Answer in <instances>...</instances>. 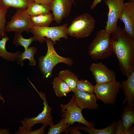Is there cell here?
I'll list each match as a JSON object with an SVG mask.
<instances>
[{"label":"cell","instance_id":"cell-1","mask_svg":"<svg viewBox=\"0 0 134 134\" xmlns=\"http://www.w3.org/2000/svg\"><path fill=\"white\" fill-rule=\"evenodd\" d=\"M111 37L113 52L122 73L127 77L134 71V38L117 27Z\"/></svg>","mask_w":134,"mask_h":134},{"label":"cell","instance_id":"cell-2","mask_svg":"<svg viewBox=\"0 0 134 134\" xmlns=\"http://www.w3.org/2000/svg\"><path fill=\"white\" fill-rule=\"evenodd\" d=\"M47 47V50L45 56L39 58V66L43 77H50L54 67L58 63H64L69 66L73 64V59L70 58L63 57L59 55L54 47V42L50 39L45 38Z\"/></svg>","mask_w":134,"mask_h":134},{"label":"cell","instance_id":"cell-3","mask_svg":"<svg viewBox=\"0 0 134 134\" xmlns=\"http://www.w3.org/2000/svg\"><path fill=\"white\" fill-rule=\"evenodd\" d=\"M111 34L105 29L98 32L88 48V53L93 60H103L110 57L113 53Z\"/></svg>","mask_w":134,"mask_h":134},{"label":"cell","instance_id":"cell-4","mask_svg":"<svg viewBox=\"0 0 134 134\" xmlns=\"http://www.w3.org/2000/svg\"><path fill=\"white\" fill-rule=\"evenodd\" d=\"M95 20L90 14L85 13L74 18L67 28L68 34L77 38L90 35L95 28Z\"/></svg>","mask_w":134,"mask_h":134},{"label":"cell","instance_id":"cell-5","mask_svg":"<svg viewBox=\"0 0 134 134\" xmlns=\"http://www.w3.org/2000/svg\"><path fill=\"white\" fill-rule=\"evenodd\" d=\"M68 24L65 23L62 25L56 27H40L33 26L30 32L33 35L34 41H38L43 43L45 38L51 39L54 44L57 41H59L62 38L66 40L68 38Z\"/></svg>","mask_w":134,"mask_h":134},{"label":"cell","instance_id":"cell-6","mask_svg":"<svg viewBox=\"0 0 134 134\" xmlns=\"http://www.w3.org/2000/svg\"><path fill=\"white\" fill-rule=\"evenodd\" d=\"M31 84L38 93L43 101V109L37 116L34 117H26L21 121L23 126L18 128V131L32 130V128L35 124L42 123L48 126L53 124V117L51 115L52 108L49 105L45 94L42 92H38L32 83Z\"/></svg>","mask_w":134,"mask_h":134},{"label":"cell","instance_id":"cell-7","mask_svg":"<svg viewBox=\"0 0 134 134\" xmlns=\"http://www.w3.org/2000/svg\"><path fill=\"white\" fill-rule=\"evenodd\" d=\"M62 115L61 118L69 125H72L75 122L84 125L86 126L93 127L92 123L88 121L84 118L82 113V110L76 105L74 95L72 96L67 104L60 105Z\"/></svg>","mask_w":134,"mask_h":134},{"label":"cell","instance_id":"cell-8","mask_svg":"<svg viewBox=\"0 0 134 134\" xmlns=\"http://www.w3.org/2000/svg\"><path fill=\"white\" fill-rule=\"evenodd\" d=\"M121 88L120 82L116 81L108 83H96L94 93L97 99L106 104H113Z\"/></svg>","mask_w":134,"mask_h":134},{"label":"cell","instance_id":"cell-9","mask_svg":"<svg viewBox=\"0 0 134 134\" xmlns=\"http://www.w3.org/2000/svg\"><path fill=\"white\" fill-rule=\"evenodd\" d=\"M26 9H17L15 14L5 25L6 32L22 33L24 31H30L34 25L31 20V16L26 13Z\"/></svg>","mask_w":134,"mask_h":134},{"label":"cell","instance_id":"cell-10","mask_svg":"<svg viewBox=\"0 0 134 134\" xmlns=\"http://www.w3.org/2000/svg\"><path fill=\"white\" fill-rule=\"evenodd\" d=\"M124 0H104L109 9L105 30L111 35L117 27L118 20L123 8Z\"/></svg>","mask_w":134,"mask_h":134},{"label":"cell","instance_id":"cell-11","mask_svg":"<svg viewBox=\"0 0 134 134\" xmlns=\"http://www.w3.org/2000/svg\"><path fill=\"white\" fill-rule=\"evenodd\" d=\"M89 70L96 84L108 83L116 81L115 72L102 63H92L90 66Z\"/></svg>","mask_w":134,"mask_h":134},{"label":"cell","instance_id":"cell-12","mask_svg":"<svg viewBox=\"0 0 134 134\" xmlns=\"http://www.w3.org/2000/svg\"><path fill=\"white\" fill-rule=\"evenodd\" d=\"M74 0H53L51 6L54 20L61 23L69 15Z\"/></svg>","mask_w":134,"mask_h":134},{"label":"cell","instance_id":"cell-13","mask_svg":"<svg viewBox=\"0 0 134 134\" xmlns=\"http://www.w3.org/2000/svg\"><path fill=\"white\" fill-rule=\"evenodd\" d=\"M119 19L124 24L125 30L134 38V1L124 3Z\"/></svg>","mask_w":134,"mask_h":134},{"label":"cell","instance_id":"cell-14","mask_svg":"<svg viewBox=\"0 0 134 134\" xmlns=\"http://www.w3.org/2000/svg\"><path fill=\"white\" fill-rule=\"evenodd\" d=\"M76 105L82 110L85 108L90 110L97 109L99 105L95 94L82 91L76 90L74 92Z\"/></svg>","mask_w":134,"mask_h":134},{"label":"cell","instance_id":"cell-15","mask_svg":"<svg viewBox=\"0 0 134 134\" xmlns=\"http://www.w3.org/2000/svg\"><path fill=\"white\" fill-rule=\"evenodd\" d=\"M126 80L121 82V88L124 91L125 97L123 102L124 104L128 102V104L134 106V71L127 77Z\"/></svg>","mask_w":134,"mask_h":134},{"label":"cell","instance_id":"cell-16","mask_svg":"<svg viewBox=\"0 0 134 134\" xmlns=\"http://www.w3.org/2000/svg\"><path fill=\"white\" fill-rule=\"evenodd\" d=\"M124 134H134V106L128 104L123 109L122 114Z\"/></svg>","mask_w":134,"mask_h":134},{"label":"cell","instance_id":"cell-17","mask_svg":"<svg viewBox=\"0 0 134 134\" xmlns=\"http://www.w3.org/2000/svg\"><path fill=\"white\" fill-rule=\"evenodd\" d=\"M51 11V6L33 2L26 9V13L30 16H35L44 14Z\"/></svg>","mask_w":134,"mask_h":134},{"label":"cell","instance_id":"cell-18","mask_svg":"<svg viewBox=\"0 0 134 134\" xmlns=\"http://www.w3.org/2000/svg\"><path fill=\"white\" fill-rule=\"evenodd\" d=\"M58 77L64 81L73 93L77 90L76 86L79 80L78 76L71 70L66 69L60 71Z\"/></svg>","mask_w":134,"mask_h":134},{"label":"cell","instance_id":"cell-19","mask_svg":"<svg viewBox=\"0 0 134 134\" xmlns=\"http://www.w3.org/2000/svg\"><path fill=\"white\" fill-rule=\"evenodd\" d=\"M52 83L55 93L58 97H66L71 91L70 87L67 84L58 76L54 79Z\"/></svg>","mask_w":134,"mask_h":134},{"label":"cell","instance_id":"cell-20","mask_svg":"<svg viewBox=\"0 0 134 134\" xmlns=\"http://www.w3.org/2000/svg\"><path fill=\"white\" fill-rule=\"evenodd\" d=\"M117 122H115L106 128L101 129L94 127L78 125L76 127L79 129L84 130L90 134H115Z\"/></svg>","mask_w":134,"mask_h":134},{"label":"cell","instance_id":"cell-21","mask_svg":"<svg viewBox=\"0 0 134 134\" xmlns=\"http://www.w3.org/2000/svg\"><path fill=\"white\" fill-rule=\"evenodd\" d=\"M9 39L6 36L0 40V57L8 61L12 62L17 61L21 52L18 51L15 53H12L6 50V43Z\"/></svg>","mask_w":134,"mask_h":134},{"label":"cell","instance_id":"cell-22","mask_svg":"<svg viewBox=\"0 0 134 134\" xmlns=\"http://www.w3.org/2000/svg\"><path fill=\"white\" fill-rule=\"evenodd\" d=\"M37 50V49L34 46L28 47L21 53L18 57L17 61L19 65L23 66V60L27 59L29 61V65L34 66L36 65V61L34 58V56Z\"/></svg>","mask_w":134,"mask_h":134},{"label":"cell","instance_id":"cell-23","mask_svg":"<svg viewBox=\"0 0 134 134\" xmlns=\"http://www.w3.org/2000/svg\"><path fill=\"white\" fill-rule=\"evenodd\" d=\"M33 0H0V6L9 8L26 9Z\"/></svg>","mask_w":134,"mask_h":134},{"label":"cell","instance_id":"cell-24","mask_svg":"<svg viewBox=\"0 0 134 134\" xmlns=\"http://www.w3.org/2000/svg\"><path fill=\"white\" fill-rule=\"evenodd\" d=\"M31 20L34 26L48 27L54 20L52 13L50 12L44 14L31 16Z\"/></svg>","mask_w":134,"mask_h":134},{"label":"cell","instance_id":"cell-25","mask_svg":"<svg viewBox=\"0 0 134 134\" xmlns=\"http://www.w3.org/2000/svg\"><path fill=\"white\" fill-rule=\"evenodd\" d=\"M69 125L66 123L63 119L57 124L50 125L47 134H60L62 133H67Z\"/></svg>","mask_w":134,"mask_h":134},{"label":"cell","instance_id":"cell-26","mask_svg":"<svg viewBox=\"0 0 134 134\" xmlns=\"http://www.w3.org/2000/svg\"><path fill=\"white\" fill-rule=\"evenodd\" d=\"M34 41V40L33 37L28 39L25 38L23 36L22 33L16 32L15 33L13 43L16 47L21 46L26 49Z\"/></svg>","mask_w":134,"mask_h":134},{"label":"cell","instance_id":"cell-27","mask_svg":"<svg viewBox=\"0 0 134 134\" xmlns=\"http://www.w3.org/2000/svg\"><path fill=\"white\" fill-rule=\"evenodd\" d=\"M76 88L80 91L95 94V86L87 80H79L76 84Z\"/></svg>","mask_w":134,"mask_h":134},{"label":"cell","instance_id":"cell-28","mask_svg":"<svg viewBox=\"0 0 134 134\" xmlns=\"http://www.w3.org/2000/svg\"><path fill=\"white\" fill-rule=\"evenodd\" d=\"M9 8L0 6V40L7 36L5 30V25L7 23L5 17Z\"/></svg>","mask_w":134,"mask_h":134},{"label":"cell","instance_id":"cell-29","mask_svg":"<svg viewBox=\"0 0 134 134\" xmlns=\"http://www.w3.org/2000/svg\"><path fill=\"white\" fill-rule=\"evenodd\" d=\"M48 126L43 124V125L39 129L34 131H29L19 132L17 131L15 132V134H43L45 133V128Z\"/></svg>","mask_w":134,"mask_h":134},{"label":"cell","instance_id":"cell-30","mask_svg":"<svg viewBox=\"0 0 134 134\" xmlns=\"http://www.w3.org/2000/svg\"><path fill=\"white\" fill-rule=\"evenodd\" d=\"M66 134H81L82 133L76 127L70 125L68 127Z\"/></svg>","mask_w":134,"mask_h":134},{"label":"cell","instance_id":"cell-31","mask_svg":"<svg viewBox=\"0 0 134 134\" xmlns=\"http://www.w3.org/2000/svg\"><path fill=\"white\" fill-rule=\"evenodd\" d=\"M124 131L122 121L120 120L117 122L115 134H124Z\"/></svg>","mask_w":134,"mask_h":134},{"label":"cell","instance_id":"cell-32","mask_svg":"<svg viewBox=\"0 0 134 134\" xmlns=\"http://www.w3.org/2000/svg\"><path fill=\"white\" fill-rule=\"evenodd\" d=\"M33 0L34 2L36 3L51 5L53 0Z\"/></svg>","mask_w":134,"mask_h":134},{"label":"cell","instance_id":"cell-33","mask_svg":"<svg viewBox=\"0 0 134 134\" xmlns=\"http://www.w3.org/2000/svg\"><path fill=\"white\" fill-rule=\"evenodd\" d=\"M102 0H94L93 2L90 6L91 10L94 9L97 5L100 3Z\"/></svg>","mask_w":134,"mask_h":134},{"label":"cell","instance_id":"cell-34","mask_svg":"<svg viewBox=\"0 0 134 134\" xmlns=\"http://www.w3.org/2000/svg\"><path fill=\"white\" fill-rule=\"evenodd\" d=\"M9 129L7 128L0 129V134H10Z\"/></svg>","mask_w":134,"mask_h":134},{"label":"cell","instance_id":"cell-35","mask_svg":"<svg viewBox=\"0 0 134 134\" xmlns=\"http://www.w3.org/2000/svg\"><path fill=\"white\" fill-rule=\"evenodd\" d=\"M0 100H1L2 101V104H4L5 102V100L4 98V97L2 96V95L0 93Z\"/></svg>","mask_w":134,"mask_h":134},{"label":"cell","instance_id":"cell-36","mask_svg":"<svg viewBox=\"0 0 134 134\" xmlns=\"http://www.w3.org/2000/svg\"><path fill=\"white\" fill-rule=\"evenodd\" d=\"M128 2L131 1H134V0H128Z\"/></svg>","mask_w":134,"mask_h":134}]
</instances>
